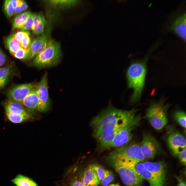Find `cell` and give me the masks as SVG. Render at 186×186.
<instances>
[{"label": "cell", "instance_id": "1", "mask_svg": "<svg viewBox=\"0 0 186 186\" xmlns=\"http://www.w3.org/2000/svg\"><path fill=\"white\" fill-rule=\"evenodd\" d=\"M109 103L107 108L93 118L90 124L101 151L109 149L115 136L131 121L137 111L134 109H118Z\"/></svg>", "mask_w": 186, "mask_h": 186}, {"label": "cell", "instance_id": "2", "mask_svg": "<svg viewBox=\"0 0 186 186\" xmlns=\"http://www.w3.org/2000/svg\"><path fill=\"white\" fill-rule=\"evenodd\" d=\"M105 159L114 167L119 165L135 167L145 158L140 144L134 142L116 148Z\"/></svg>", "mask_w": 186, "mask_h": 186}, {"label": "cell", "instance_id": "3", "mask_svg": "<svg viewBox=\"0 0 186 186\" xmlns=\"http://www.w3.org/2000/svg\"><path fill=\"white\" fill-rule=\"evenodd\" d=\"M146 73L145 61L133 62L126 70L128 87L134 90L130 99L131 103L136 102L140 99L144 86Z\"/></svg>", "mask_w": 186, "mask_h": 186}, {"label": "cell", "instance_id": "4", "mask_svg": "<svg viewBox=\"0 0 186 186\" xmlns=\"http://www.w3.org/2000/svg\"><path fill=\"white\" fill-rule=\"evenodd\" d=\"M61 56L60 44L51 40L46 48L35 57L33 64L39 68L53 66L57 64Z\"/></svg>", "mask_w": 186, "mask_h": 186}, {"label": "cell", "instance_id": "5", "mask_svg": "<svg viewBox=\"0 0 186 186\" xmlns=\"http://www.w3.org/2000/svg\"><path fill=\"white\" fill-rule=\"evenodd\" d=\"M168 104L161 102L154 103L147 110L146 116L152 127L157 130L162 129L166 124Z\"/></svg>", "mask_w": 186, "mask_h": 186}, {"label": "cell", "instance_id": "6", "mask_svg": "<svg viewBox=\"0 0 186 186\" xmlns=\"http://www.w3.org/2000/svg\"><path fill=\"white\" fill-rule=\"evenodd\" d=\"M142 118L141 115H135L131 121L115 136L109 148H116L128 143L133 137L132 130L138 126Z\"/></svg>", "mask_w": 186, "mask_h": 186}, {"label": "cell", "instance_id": "7", "mask_svg": "<svg viewBox=\"0 0 186 186\" xmlns=\"http://www.w3.org/2000/svg\"><path fill=\"white\" fill-rule=\"evenodd\" d=\"M122 182L127 186H140L144 179L135 167L119 165L114 167Z\"/></svg>", "mask_w": 186, "mask_h": 186}, {"label": "cell", "instance_id": "8", "mask_svg": "<svg viewBox=\"0 0 186 186\" xmlns=\"http://www.w3.org/2000/svg\"><path fill=\"white\" fill-rule=\"evenodd\" d=\"M51 25L49 22L41 35L35 38L31 42L28 50V59H31L35 57L47 47L51 40Z\"/></svg>", "mask_w": 186, "mask_h": 186}, {"label": "cell", "instance_id": "9", "mask_svg": "<svg viewBox=\"0 0 186 186\" xmlns=\"http://www.w3.org/2000/svg\"><path fill=\"white\" fill-rule=\"evenodd\" d=\"M35 89L39 99L37 110L41 112L45 111L49 107L50 102L47 72L45 73Z\"/></svg>", "mask_w": 186, "mask_h": 186}, {"label": "cell", "instance_id": "10", "mask_svg": "<svg viewBox=\"0 0 186 186\" xmlns=\"http://www.w3.org/2000/svg\"><path fill=\"white\" fill-rule=\"evenodd\" d=\"M140 145L145 158L153 157L159 147V144L154 137L147 133L143 134Z\"/></svg>", "mask_w": 186, "mask_h": 186}, {"label": "cell", "instance_id": "11", "mask_svg": "<svg viewBox=\"0 0 186 186\" xmlns=\"http://www.w3.org/2000/svg\"><path fill=\"white\" fill-rule=\"evenodd\" d=\"M167 142L169 148L176 156L186 149L185 138L177 131H173L169 133L167 137Z\"/></svg>", "mask_w": 186, "mask_h": 186}, {"label": "cell", "instance_id": "12", "mask_svg": "<svg viewBox=\"0 0 186 186\" xmlns=\"http://www.w3.org/2000/svg\"><path fill=\"white\" fill-rule=\"evenodd\" d=\"M34 89V85L31 83L17 85L10 90L7 95L9 99L21 103Z\"/></svg>", "mask_w": 186, "mask_h": 186}, {"label": "cell", "instance_id": "13", "mask_svg": "<svg viewBox=\"0 0 186 186\" xmlns=\"http://www.w3.org/2000/svg\"><path fill=\"white\" fill-rule=\"evenodd\" d=\"M186 13L183 12L173 20L169 29L185 42L186 41Z\"/></svg>", "mask_w": 186, "mask_h": 186}, {"label": "cell", "instance_id": "14", "mask_svg": "<svg viewBox=\"0 0 186 186\" xmlns=\"http://www.w3.org/2000/svg\"><path fill=\"white\" fill-rule=\"evenodd\" d=\"M135 167L143 178L147 180L150 186H164L165 182L148 170L144 167L143 163L140 162L137 164Z\"/></svg>", "mask_w": 186, "mask_h": 186}, {"label": "cell", "instance_id": "15", "mask_svg": "<svg viewBox=\"0 0 186 186\" xmlns=\"http://www.w3.org/2000/svg\"><path fill=\"white\" fill-rule=\"evenodd\" d=\"M143 164L148 170L162 180L165 182L166 171L165 165L161 162L147 161Z\"/></svg>", "mask_w": 186, "mask_h": 186}, {"label": "cell", "instance_id": "16", "mask_svg": "<svg viewBox=\"0 0 186 186\" xmlns=\"http://www.w3.org/2000/svg\"><path fill=\"white\" fill-rule=\"evenodd\" d=\"M81 181L88 186H97L98 185L100 182L92 165H89L85 170Z\"/></svg>", "mask_w": 186, "mask_h": 186}, {"label": "cell", "instance_id": "17", "mask_svg": "<svg viewBox=\"0 0 186 186\" xmlns=\"http://www.w3.org/2000/svg\"><path fill=\"white\" fill-rule=\"evenodd\" d=\"M39 103V99L35 89H33L21 102L30 111L37 109Z\"/></svg>", "mask_w": 186, "mask_h": 186}, {"label": "cell", "instance_id": "18", "mask_svg": "<svg viewBox=\"0 0 186 186\" xmlns=\"http://www.w3.org/2000/svg\"><path fill=\"white\" fill-rule=\"evenodd\" d=\"M6 112L13 114H28L20 102L9 99L5 105Z\"/></svg>", "mask_w": 186, "mask_h": 186}, {"label": "cell", "instance_id": "19", "mask_svg": "<svg viewBox=\"0 0 186 186\" xmlns=\"http://www.w3.org/2000/svg\"><path fill=\"white\" fill-rule=\"evenodd\" d=\"M11 181L16 186H38L31 178L20 174L17 175Z\"/></svg>", "mask_w": 186, "mask_h": 186}, {"label": "cell", "instance_id": "20", "mask_svg": "<svg viewBox=\"0 0 186 186\" xmlns=\"http://www.w3.org/2000/svg\"><path fill=\"white\" fill-rule=\"evenodd\" d=\"M45 1L55 7L61 9L72 7L78 4L80 2V1L75 0H52Z\"/></svg>", "mask_w": 186, "mask_h": 186}, {"label": "cell", "instance_id": "21", "mask_svg": "<svg viewBox=\"0 0 186 186\" xmlns=\"http://www.w3.org/2000/svg\"><path fill=\"white\" fill-rule=\"evenodd\" d=\"M5 43L6 47L11 54L16 52L21 48L20 42L16 38L14 34L11 35L6 37Z\"/></svg>", "mask_w": 186, "mask_h": 186}, {"label": "cell", "instance_id": "22", "mask_svg": "<svg viewBox=\"0 0 186 186\" xmlns=\"http://www.w3.org/2000/svg\"><path fill=\"white\" fill-rule=\"evenodd\" d=\"M29 11L22 13L17 16L14 18L12 26V30L20 29L24 25L27 18Z\"/></svg>", "mask_w": 186, "mask_h": 186}, {"label": "cell", "instance_id": "23", "mask_svg": "<svg viewBox=\"0 0 186 186\" xmlns=\"http://www.w3.org/2000/svg\"><path fill=\"white\" fill-rule=\"evenodd\" d=\"M6 114L9 120L15 123H20L30 117V115L28 113L24 114H17L6 112Z\"/></svg>", "mask_w": 186, "mask_h": 186}, {"label": "cell", "instance_id": "24", "mask_svg": "<svg viewBox=\"0 0 186 186\" xmlns=\"http://www.w3.org/2000/svg\"><path fill=\"white\" fill-rule=\"evenodd\" d=\"M10 66L0 68V86L3 87L6 84L10 74Z\"/></svg>", "mask_w": 186, "mask_h": 186}, {"label": "cell", "instance_id": "25", "mask_svg": "<svg viewBox=\"0 0 186 186\" xmlns=\"http://www.w3.org/2000/svg\"><path fill=\"white\" fill-rule=\"evenodd\" d=\"M92 165L100 182L102 181L109 172V171L97 164H94Z\"/></svg>", "mask_w": 186, "mask_h": 186}, {"label": "cell", "instance_id": "26", "mask_svg": "<svg viewBox=\"0 0 186 186\" xmlns=\"http://www.w3.org/2000/svg\"><path fill=\"white\" fill-rule=\"evenodd\" d=\"M174 117L179 124L185 128L186 115L184 112L182 111H177L174 113Z\"/></svg>", "mask_w": 186, "mask_h": 186}, {"label": "cell", "instance_id": "27", "mask_svg": "<svg viewBox=\"0 0 186 186\" xmlns=\"http://www.w3.org/2000/svg\"><path fill=\"white\" fill-rule=\"evenodd\" d=\"M35 14L29 12L27 19L23 26L20 29L23 31L32 29Z\"/></svg>", "mask_w": 186, "mask_h": 186}, {"label": "cell", "instance_id": "28", "mask_svg": "<svg viewBox=\"0 0 186 186\" xmlns=\"http://www.w3.org/2000/svg\"><path fill=\"white\" fill-rule=\"evenodd\" d=\"M4 7V12L7 17L10 18L14 14V8L11 0L5 1Z\"/></svg>", "mask_w": 186, "mask_h": 186}, {"label": "cell", "instance_id": "29", "mask_svg": "<svg viewBox=\"0 0 186 186\" xmlns=\"http://www.w3.org/2000/svg\"><path fill=\"white\" fill-rule=\"evenodd\" d=\"M11 54L15 58L19 59L26 60L28 58V51L22 48Z\"/></svg>", "mask_w": 186, "mask_h": 186}, {"label": "cell", "instance_id": "30", "mask_svg": "<svg viewBox=\"0 0 186 186\" xmlns=\"http://www.w3.org/2000/svg\"><path fill=\"white\" fill-rule=\"evenodd\" d=\"M47 23L44 17L37 26L35 30L33 33L36 35L42 34L44 32V27Z\"/></svg>", "mask_w": 186, "mask_h": 186}, {"label": "cell", "instance_id": "31", "mask_svg": "<svg viewBox=\"0 0 186 186\" xmlns=\"http://www.w3.org/2000/svg\"><path fill=\"white\" fill-rule=\"evenodd\" d=\"M20 42L21 47L28 51L31 43V39L29 35L23 37Z\"/></svg>", "mask_w": 186, "mask_h": 186}, {"label": "cell", "instance_id": "32", "mask_svg": "<svg viewBox=\"0 0 186 186\" xmlns=\"http://www.w3.org/2000/svg\"><path fill=\"white\" fill-rule=\"evenodd\" d=\"M44 17L40 13L35 14L33 24L31 29L33 33L35 30L37 26Z\"/></svg>", "mask_w": 186, "mask_h": 186}, {"label": "cell", "instance_id": "33", "mask_svg": "<svg viewBox=\"0 0 186 186\" xmlns=\"http://www.w3.org/2000/svg\"><path fill=\"white\" fill-rule=\"evenodd\" d=\"M114 176L113 173L109 172L108 174L102 181L101 184L102 186H107L114 179Z\"/></svg>", "mask_w": 186, "mask_h": 186}, {"label": "cell", "instance_id": "34", "mask_svg": "<svg viewBox=\"0 0 186 186\" xmlns=\"http://www.w3.org/2000/svg\"><path fill=\"white\" fill-rule=\"evenodd\" d=\"M29 32L26 31H21L17 32L14 34L16 38L19 42L24 37L28 36Z\"/></svg>", "mask_w": 186, "mask_h": 186}, {"label": "cell", "instance_id": "35", "mask_svg": "<svg viewBox=\"0 0 186 186\" xmlns=\"http://www.w3.org/2000/svg\"><path fill=\"white\" fill-rule=\"evenodd\" d=\"M181 161L185 165L186 164V149L180 152L177 155Z\"/></svg>", "mask_w": 186, "mask_h": 186}, {"label": "cell", "instance_id": "36", "mask_svg": "<svg viewBox=\"0 0 186 186\" xmlns=\"http://www.w3.org/2000/svg\"><path fill=\"white\" fill-rule=\"evenodd\" d=\"M70 186H88L82 183L81 181L78 180H75L72 182Z\"/></svg>", "mask_w": 186, "mask_h": 186}, {"label": "cell", "instance_id": "37", "mask_svg": "<svg viewBox=\"0 0 186 186\" xmlns=\"http://www.w3.org/2000/svg\"><path fill=\"white\" fill-rule=\"evenodd\" d=\"M5 61V56L3 52L0 50V67L4 64Z\"/></svg>", "mask_w": 186, "mask_h": 186}, {"label": "cell", "instance_id": "38", "mask_svg": "<svg viewBox=\"0 0 186 186\" xmlns=\"http://www.w3.org/2000/svg\"><path fill=\"white\" fill-rule=\"evenodd\" d=\"M20 5L17 6L14 9V14H18L23 11Z\"/></svg>", "mask_w": 186, "mask_h": 186}, {"label": "cell", "instance_id": "39", "mask_svg": "<svg viewBox=\"0 0 186 186\" xmlns=\"http://www.w3.org/2000/svg\"><path fill=\"white\" fill-rule=\"evenodd\" d=\"M20 6L23 11L26 10L28 7L27 4L24 0H22V2Z\"/></svg>", "mask_w": 186, "mask_h": 186}, {"label": "cell", "instance_id": "40", "mask_svg": "<svg viewBox=\"0 0 186 186\" xmlns=\"http://www.w3.org/2000/svg\"><path fill=\"white\" fill-rule=\"evenodd\" d=\"M14 9L18 6L19 0H11Z\"/></svg>", "mask_w": 186, "mask_h": 186}, {"label": "cell", "instance_id": "41", "mask_svg": "<svg viewBox=\"0 0 186 186\" xmlns=\"http://www.w3.org/2000/svg\"><path fill=\"white\" fill-rule=\"evenodd\" d=\"M179 183L177 186H186L185 183L182 180L178 179Z\"/></svg>", "mask_w": 186, "mask_h": 186}, {"label": "cell", "instance_id": "42", "mask_svg": "<svg viewBox=\"0 0 186 186\" xmlns=\"http://www.w3.org/2000/svg\"><path fill=\"white\" fill-rule=\"evenodd\" d=\"M109 186H120L118 184H113L110 185Z\"/></svg>", "mask_w": 186, "mask_h": 186}, {"label": "cell", "instance_id": "43", "mask_svg": "<svg viewBox=\"0 0 186 186\" xmlns=\"http://www.w3.org/2000/svg\"><path fill=\"white\" fill-rule=\"evenodd\" d=\"M1 87L0 86V89Z\"/></svg>", "mask_w": 186, "mask_h": 186}]
</instances>
